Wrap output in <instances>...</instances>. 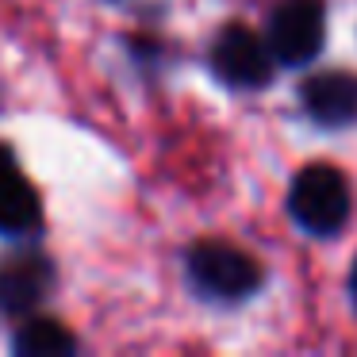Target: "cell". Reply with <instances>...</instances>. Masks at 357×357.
<instances>
[{
	"mask_svg": "<svg viewBox=\"0 0 357 357\" xmlns=\"http://www.w3.org/2000/svg\"><path fill=\"white\" fill-rule=\"evenodd\" d=\"M188 284L215 303H242L261 288V265L238 246L219 238H204L185 254Z\"/></svg>",
	"mask_w": 357,
	"mask_h": 357,
	"instance_id": "1",
	"label": "cell"
},
{
	"mask_svg": "<svg viewBox=\"0 0 357 357\" xmlns=\"http://www.w3.org/2000/svg\"><path fill=\"white\" fill-rule=\"evenodd\" d=\"M288 215L315 238H331L349 219V185L334 165H307L288 188Z\"/></svg>",
	"mask_w": 357,
	"mask_h": 357,
	"instance_id": "2",
	"label": "cell"
},
{
	"mask_svg": "<svg viewBox=\"0 0 357 357\" xmlns=\"http://www.w3.org/2000/svg\"><path fill=\"white\" fill-rule=\"evenodd\" d=\"M265 43H269L277 66L300 70V66L315 62L326 43V4L323 0H280L269 16Z\"/></svg>",
	"mask_w": 357,
	"mask_h": 357,
	"instance_id": "3",
	"label": "cell"
},
{
	"mask_svg": "<svg viewBox=\"0 0 357 357\" xmlns=\"http://www.w3.org/2000/svg\"><path fill=\"white\" fill-rule=\"evenodd\" d=\"M208 62H211V73L227 89H242V93L265 89L273 81V70H277V58H273L269 43L242 24H231L215 35Z\"/></svg>",
	"mask_w": 357,
	"mask_h": 357,
	"instance_id": "4",
	"label": "cell"
},
{
	"mask_svg": "<svg viewBox=\"0 0 357 357\" xmlns=\"http://www.w3.org/2000/svg\"><path fill=\"white\" fill-rule=\"evenodd\" d=\"M54 288V265L43 254H16L0 261V315H27Z\"/></svg>",
	"mask_w": 357,
	"mask_h": 357,
	"instance_id": "5",
	"label": "cell"
},
{
	"mask_svg": "<svg viewBox=\"0 0 357 357\" xmlns=\"http://www.w3.org/2000/svg\"><path fill=\"white\" fill-rule=\"evenodd\" d=\"M39 223H43L39 192H35L31 181L20 173L12 150L0 146V234L24 238V234L39 231Z\"/></svg>",
	"mask_w": 357,
	"mask_h": 357,
	"instance_id": "6",
	"label": "cell"
},
{
	"mask_svg": "<svg viewBox=\"0 0 357 357\" xmlns=\"http://www.w3.org/2000/svg\"><path fill=\"white\" fill-rule=\"evenodd\" d=\"M300 104L319 127H346L357 119V77L354 73H315L300 85Z\"/></svg>",
	"mask_w": 357,
	"mask_h": 357,
	"instance_id": "7",
	"label": "cell"
},
{
	"mask_svg": "<svg viewBox=\"0 0 357 357\" xmlns=\"http://www.w3.org/2000/svg\"><path fill=\"white\" fill-rule=\"evenodd\" d=\"M12 349L24 357H70L77 354V338L54 319H31L16 331Z\"/></svg>",
	"mask_w": 357,
	"mask_h": 357,
	"instance_id": "8",
	"label": "cell"
},
{
	"mask_svg": "<svg viewBox=\"0 0 357 357\" xmlns=\"http://www.w3.org/2000/svg\"><path fill=\"white\" fill-rule=\"evenodd\" d=\"M349 296H354V307H357V261H354V273H349Z\"/></svg>",
	"mask_w": 357,
	"mask_h": 357,
	"instance_id": "9",
	"label": "cell"
}]
</instances>
